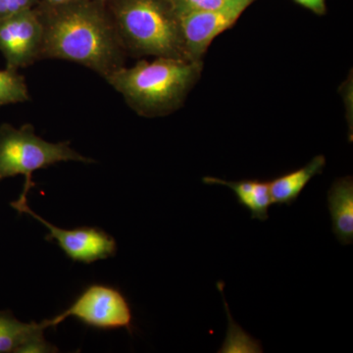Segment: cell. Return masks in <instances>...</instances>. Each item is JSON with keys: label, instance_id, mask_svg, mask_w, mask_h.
Returning a JSON list of instances; mask_svg holds the SVG:
<instances>
[{"label": "cell", "instance_id": "obj_1", "mask_svg": "<svg viewBox=\"0 0 353 353\" xmlns=\"http://www.w3.org/2000/svg\"><path fill=\"white\" fill-rule=\"evenodd\" d=\"M44 36L41 59L82 65L105 78L124 66L125 48L112 19L88 0H72L39 14Z\"/></svg>", "mask_w": 353, "mask_h": 353}, {"label": "cell", "instance_id": "obj_2", "mask_svg": "<svg viewBox=\"0 0 353 353\" xmlns=\"http://www.w3.org/2000/svg\"><path fill=\"white\" fill-rule=\"evenodd\" d=\"M199 72V61L157 57L129 68L120 67L104 79L137 113L152 117L178 108Z\"/></svg>", "mask_w": 353, "mask_h": 353}, {"label": "cell", "instance_id": "obj_3", "mask_svg": "<svg viewBox=\"0 0 353 353\" xmlns=\"http://www.w3.org/2000/svg\"><path fill=\"white\" fill-rule=\"evenodd\" d=\"M113 13L125 51L189 60L178 17L167 0H118Z\"/></svg>", "mask_w": 353, "mask_h": 353}, {"label": "cell", "instance_id": "obj_4", "mask_svg": "<svg viewBox=\"0 0 353 353\" xmlns=\"http://www.w3.org/2000/svg\"><path fill=\"white\" fill-rule=\"evenodd\" d=\"M68 161L95 162L73 150L69 141H44L32 125L15 128L4 123L0 126V181L18 175L25 176L24 189L18 201H27L28 194L34 187V172Z\"/></svg>", "mask_w": 353, "mask_h": 353}, {"label": "cell", "instance_id": "obj_5", "mask_svg": "<svg viewBox=\"0 0 353 353\" xmlns=\"http://www.w3.org/2000/svg\"><path fill=\"white\" fill-rule=\"evenodd\" d=\"M69 317L76 318L88 327L99 330L126 329L132 331L131 306L122 292L110 285H88L70 307L44 320L46 328H55Z\"/></svg>", "mask_w": 353, "mask_h": 353}, {"label": "cell", "instance_id": "obj_6", "mask_svg": "<svg viewBox=\"0 0 353 353\" xmlns=\"http://www.w3.org/2000/svg\"><path fill=\"white\" fill-rule=\"evenodd\" d=\"M255 0H229L218 8L178 16L185 55L199 61L213 39L231 28Z\"/></svg>", "mask_w": 353, "mask_h": 353}, {"label": "cell", "instance_id": "obj_7", "mask_svg": "<svg viewBox=\"0 0 353 353\" xmlns=\"http://www.w3.org/2000/svg\"><path fill=\"white\" fill-rule=\"evenodd\" d=\"M11 206L20 214L31 215L48 230L46 241H55L65 254L73 261L90 264L99 260L114 256L117 243L110 234L99 228L83 227L73 230L61 229L37 214L28 205V202H11Z\"/></svg>", "mask_w": 353, "mask_h": 353}, {"label": "cell", "instance_id": "obj_8", "mask_svg": "<svg viewBox=\"0 0 353 353\" xmlns=\"http://www.w3.org/2000/svg\"><path fill=\"white\" fill-rule=\"evenodd\" d=\"M44 29L39 13L34 9L0 20V51L6 68H26L41 59Z\"/></svg>", "mask_w": 353, "mask_h": 353}, {"label": "cell", "instance_id": "obj_9", "mask_svg": "<svg viewBox=\"0 0 353 353\" xmlns=\"http://www.w3.org/2000/svg\"><path fill=\"white\" fill-rule=\"evenodd\" d=\"M43 322L23 323L10 311H0V353L57 352L44 339Z\"/></svg>", "mask_w": 353, "mask_h": 353}, {"label": "cell", "instance_id": "obj_10", "mask_svg": "<svg viewBox=\"0 0 353 353\" xmlns=\"http://www.w3.org/2000/svg\"><path fill=\"white\" fill-rule=\"evenodd\" d=\"M328 208L333 233L341 245L353 241V179L352 176L336 179L328 192Z\"/></svg>", "mask_w": 353, "mask_h": 353}, {"label": "cell", "instance_id": "obj_11", "mask_svg": "<svg viewBox=\"0 0 353 353\" xmlns=\"http://www.w3.org/2000/svg\"><path fill=\"white\" fill-rule=\"evenodd\" d=\"M206 185H220L229 188L234 192L240 205L250 211L252 219L266 221L269 218V208L273 203L269 183L259 180H243L238 182L222 180L215 176H204Z\"/></svg>", "mask_w": 353, "mask_h": 353}, {"label": "cell", "instance_id": "obj_12", "mask_svg": "<svg viewBox=\"0 0 353 353\" xmlns=\"http://www.w3.org/2000/svg\"><path fill=\"white\" fill-rule=\"evenodd\" d=\"M326 165V158L317 155L297 170L279 176L269 183L273 203L290 206L294 203L315 176L320 175Z\"/></svg>", "mask_w": 353, "mask_h": 353}, {"label": "cell", "instance_id": "obj_13", "mask_svg": "<svg viewBox=\"0 0 353 353\" xmlns=\"http://www.w3.org/2000/svg\"><path fill=\"white\" fill-rule=\"evenodd\" d=\"M29 88L24 77L15 70H0V108L30 101Z\"/></svg>", "mask_w": 353, "mask_h": 353}, {"label": "cell", "instance_id": "obj_14", "mask_svg": "<svg viewBox=\"0 0 353 353\" xmlns=\"http://www.w3.org/2000/svg\"><path fill=\"white\" fill-rule=\"evenodd\" d=\"M229 0H167L176 17L194 11L218 8Z\"/></svg>", "mask_w": 353, "mask_h": 353}, {"label": "cell", "instance_id": "obj_15", "mask_svg": "<svg viewBox=\"0 0 353 353\" xmlns=\"http://www.w3.org/2000/svg\"><path fill=\"white\" fill-rule=\"evenodd\" d=\"M34 2L36 0H0V20L32 9Z\"/></svg>", "mask_w": 353, "mask_h": 353}, {"label": "cell", "instance_id": "obj_16", "mask_svg": "<svg viewBox=\"0 0 353 353\" xmlns=\"http://www.w3.org/2000/svg\"><path fill=\"white\" fill-rule=\"evenodd\" d=\"M294 1L318 15H323L326 12L325 0H294Z\"/></svg>", "mask_w": 353, "mask_h": 353}, {"label": "cell", "instance_id": "obj_17", "mask_svg": "<svg viewBox=\"0 0 353 353\" xmlns=\"http://www.w3.org/2000/svg\"><path fill=\"white\" fill-rule=\"evenodd\" d=\"M46 1L50 7H57L64 6V4L68 3L72 0H46Z\"/></svg>", "mask_w": 353, "mask_h": 353}, {"label": "cell", "instance_id": "obj_18", "mask_svg": "<svg viewBox=\"0 0 353 353\" xmlns=\"http://www.w3.org/2000/svg\"><path fill=\"white\" fill-rule=\"evenodd\" d=\"M97 1H99V2H103L104 0H97Z\"/></svg>", "mask_w": 353, "mask_h": 353}]
</instances>
